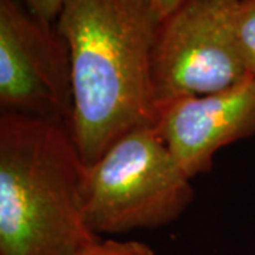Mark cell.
I'll use <instances>...</instances> for the list:
<instances>
[{
    "mask_svg": "<svg viewBox=\"0 0 255 255\" xmlns=\"http://www.w3.org/2000/svg\"><path fill=\"white\" fill-rule=\"evenodd\" d=\"M236 28L247 71L255 78V0H240Z\"/></svg>",
    "mask_w": 255,
    "mask_h": 255,
    "instance_id": "obj_7",
    "label": "cell"
},
{
    "mask_svg": "<svg viewBox=\"0 0 255 255\" xmlns=\"http://www.w3.org/2000/svg\"><path fill=\"white\" fill-rule=\"evenodd\" d=\"M23 3L36 16L50 23H55L63 9L64 0H23Z\"/></svg>",
    "mask_w": 255,
    "mask_h": 255,
    "instance_id": "obj_9",
    "label": "cell"
},
{
    "mask_svg": "<svg viewBox=\"0 0 255 255\" xmlns=\"http://www.w3.org/2000/svg\"><path fill=\"white\" fill-rule=\"evenodd\" d=\"M153 127L190 179L207 173L220 149L255 135V78L157 105Z\"/></svg>",
    "mask_w": 255,
    "mask_h": 255,
    "instance_id": "obj_6",
    "label": "cell"
},
{
    "mask_svg": "<svg viewBox=\"0 0 255 255\" xmlns=\"http://www.w3.org/2000/svg\"><path fill=\"white\" fill-rule=\"evenodd\" d=\"M85 164L68 127L1 111L0 255H75L102 240L84 217Z\"/></svg>",
    "mask_w": 255,
    "mask_h": 255,
    "instance_id": "obj_2",
    "label": "cell"
},
{
    "mask_svg": "<svg viewBox=\"0 0 255 255\" xmlns=\"http://www.w3.org/2000/svg\"><path fill=\"white\" fill-rule=\"evenodd\" d=\"M159 21L149 0H64L55 27L70 48L71 135L87 164L129 130L153 124Z\"/></svg>",
    "mask_w": 255,
    "mask_h": 255,
    "instance_id": "obj_1",
    "label": "cell"
},
{
    "mask_svg": "<svg viewBox=\"0 0 255 255\" xmlns=\"http://www.w3.org/2000/svg\"><path fill=\"white\" fill-rule=\"evenodd\" d=\"M75 255H156L153 248L140 241L100 240Z\"/></svg>",
    "mask_w": 255,
    "mask_h": 255,
    "instance_id": "obj_8",
    "label": "cell"
},
{
    "mask_svg": "<svg viewBox=\"0 0 255 255\" xmlns=\"http://www.w3.org/2000/svg\"><path fill=\"white\" fill-rule=\"evenodd\" d=\"M190 180L153 124L137 127L85 164L84 217L100 237L169 226L194 199Z\"/></svg>",
    "mask_w": 255,
    "mask_h": 255,
    "instance_id": "obj_3",
    "label": "cell"
},
{
    "mask_svg": "<svg viewBox=\"0 0 255 255\" xmlns=\"http://www.w3.org/2000/svg\"><path fill=\"white\" fill-rule=\"evenodd\" d=\"M70 48L55 23L23 0H0V107L63 124L71 130Z\"/></svg>",
    "mask_w": 255,
    "mask_h": 255,
    "instance_id": "obj_5",
    "label": "cell"
},
{
    "mask_svg": "<svg viewBox=\"0 0 255 255\" xmlns=\"http://www.w3.org/2000/svg\"><path fill=\"white\" fill-rule=\"evenodd\" d=\"M150 4L153 6V9L156 10V13L159 14L160 20L167 16L170 11H173L183 0H149Z\"/></svg>",
    "mask_w": 255,
    "mask_h": 255,
    "instance_id": "obj_10",
    "label": "cell"
},
{
    "mask_svg": "<svg viewBox=\"0 0 255 255\" xmlns=\"http://www.w3.org/2000/svg\"><path fill=\"white\" fill-rule=\"evenodd\" d=\"M240 0H183L164 16L150 55L153 105L234 87L251 77L236 28Z\"/></svg>",
    "mask_w": 255,
    "mask_h": 255,
    "instance_id": "obj_4",
    "label": "cell"
}]
</instances>
